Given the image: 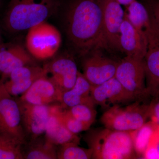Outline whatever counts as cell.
<instances>
[{
    "instance_id": "8",
    "label": "cell",
    "mask_w": 159,
    "mask_h": 159,
    "mask_svg": "<svg viewBox=\"0 0 159 159\" xmlns=\"http://www.w3.org/2000/svg\"><path fill=\"white\" fill-rule=\"evenodd\" d=\"M17 100L27 142L43 135L45 132L47 123L56 105H34L23 102L18 99Z\"/></svg>"
},
{
    "instance_id": "16",
    "label": "cell",
    "mask_w": 159,
    "mask_h": 159,
    "mask_svg": "<svg viewBox=\"0 0 159 159\" xmlns=\"http://www.w3.org/2000/svg\"><path fill=\"white\" fill-rule=\"evenodd\" d=\"M46 74L44 67L24 66L14 70L9 76L10 80L4 82L6 90L11 97L22 96L35 80Z\"/></svg>"
},
{
    "instance_id": "23",
    "label": "cell",
    "mask_w": 159,
    "mask_h": 159,
    "mask_svg": "<svg viewBox=\"0 0 159 159\" xmlns=\"http://www.w3.org/2000/svg\"><path fill=\"white\" fill-rule=\"evenodd\" d=\"M66 110L75 119L90 126L93 123L97 116L94 105L92 104H80L66 109Z\"/></svg>"
},
{
    "instance_id": "24",
    "label": "cell",
    "mask_w": 159,
    "mask_h": 159,
    "mask_svg": "<svg viewBox=\"0 0 159 159\" xmlns=\"http://www.w3.org/2000/svg\"><path fill=\"white\" fill-rule=\"evenodd\" d=\"M22 146L0 134V159H24Z\"/></svg>"
},
{
    "instance_id": "18",
    "label": "cell",
    "mask_w": 159,
    "mask_h": 159,
    "mask_svg": "<svg viewBox=\"0 0 159 159\" xmlns=\"http://www.w3.org/2000/svg\"><path fill=\"white\" fill-rule=\"evenodd\" d=\"M61 107L60 105L54 107L47 123L45 136L57 147L69 142L79 143L80 139L77 134L70 131L61 122L58 115V110Z\"/></svg>"
},
{
    "instance_id": "25",
    "label": "cell",
    "mask_w": 159,
    "mask_h": 159,
    "mask_svg": "<svg viewBox=\"0 0 159 159\" xmlns=\"http://www.w3.org/2000/svg\"><path fill=\"white\" fill-rule=\"evenodd\" d=\"M131 132L135 151L139 154H144L149 144L153 131L149 125H146L145 123L141 128Z\"/></svg>"
},
{
    "instance_id": "26",
    "label": "cell",
    "mask_w": 159,
    "mask_h": 159,
    "mask_svg": "<svg viewBox=\"0 0 159 159\" xmlns=\"http://www.w3.org/2000/svg\"><path fill=\"white\" fill-rule=\"evenodd\" d=\"M62 107L58 110V115L61 122L72 133L77 134L81 132L89 129L91 126L75 119L67 111L62 110Z\"/></svg>"
},
{
    "instance_id": "31",
    "label": "cell",
    "mask_w": 159,
    "mask_h": 159,
    "mask_svg": "<svg viewBox=\"0 0 159 159\" xmlns=\"http://www.w3.org/2000/svg\"><path fill=\"white\" fill-rule=\"evenodd\" d=\"M134 0H117L119 4L121 5H124L125 6H128L129 4L133 2Z\"/></svg>"
},
{
    "instance_id": "29",
    "label": "cell",
    "mask_w": 159,
    "mask_h": 159,
    "mask_svg": "<svg viewBox=\"0 0 159 159\" xmlns=\"http://www.w3.org/2000/svg\"><path fill=\"white\" fill-rule=\"evenodd\" d=\"M153 132L148 147H152L156 150L159 156V132ZM148 148V147H147Z\"/></svg>"
},
{
    "instance_id": "7",
    "label": "cell",
    "mask_w": 159,
    "mask_h": 159,
    "mask_svg": "<svg viewBox=\"0 0 159 159\" xmlns=\"http://www.w3.org/2000/svg\"><path fill=\"white\" fill-rule=\"evenodd\" d=\"M115 77L132 100L147 94L143 60L125 56L118 63Z\"/></svg>"
},
{
    "instance_id": "17",
    "label": "cell",
    "mask_w": 159,
    "mask_h": 159,
    "mask_svg": "<svg viewBox=\"0 0 159 159\" xmlns=\"http://www.w3.org/2000/svg\"><path fill=\"white\" fill-rule=\"evenodd\" d=\"M34 57L21 46L15 44L0 50V74L2 79L9 77L16 69L34 65Z\"/></svg>"
},
{
    "instance_id": "9",
    "label": "cell",
    "mask_w": 159,
    "mask_h": 159,
    "mask_svg": "<svg viewBox=\"0 0 159 159\" xmlns=\"http://www.w3.org/2000/svg\"><path fill=\"white\" fill-rule=\"evenodd\" d=\"M0 134L21 145L27 142L18 102L11 96L0 100Z\"/></svg>"
},
{
    "instance_id": "15",
    "label": "cell",
    "mask_w": 159,
    "mask_h": 159,
    "mask_svg": "<svg viewBox=\"0 0 159 159\" xmlns=\"http://www.w3.org/2000/svg\"><path fill=\"white\" fill-rule=\"evenodd\" d=\"M90 95L94 104L105 108L132 100L115 77L99 85L92 86Z\"/></svg>"
},
{
    "instance_id": "19",
    "label": "cell",
    "mask_w": 159,
    "mask_h": 159,
    "mask_svg": "<svg viewBox=\"0 0 159 159\" xmlns=\"http://www.w3.org/2000/svg\"><path fill=\"white\" fill-rule=\"evenodd\" d=\"M92 86L83 74L79 71L74 86L62 93L60 104L61 107L68 109L83 103L95 105L90 95Z\"/></svg>"
},
{
    "instance_id": "2",
    "label": "cell",
    "mask_w": 159,
    "mask_h": 159,
    "mask_svg": "<svg viewBox=\"0 0 159 159\" xmlns=\"http://www.w3.org/2000/svg\"><path fill=\"white\" fill-rule=\"evenodd\" d=\"M61 0H11L5 17V25L13 32L29 30L54 14Z\"/></svg>"
},
{
    "instance_id": "11",
    "label": "cell",
    "mask_w": 159,
    "mask_h": 159,
    "mask_svg": "<svg viewBox=\"0 0 159 159\" xmlns=\"http://www.w3.org/2000/svg\"><path fill=\"white\" fill-rule=\"evenodd\" d=\"M62 94L45 74L35 80L18 99L34 105H56V103L61 104Z\"/></svg>"
},
{
    "instance_id": "21",
    "label": "cell",
    "mask_w": 159,
    "mask_h": 159,
    "mask_svg": "<svg viewBox=\"0 0 159 159\" xmlns=\"http://www.w3.org/2000/svg\"><path fill=\"white\" fill-rule=\"evenodd\" d=\"M125 15L137 30L145 33L150 25L149 11L142 3L134 0L126 6Z\"/></svg>"
},
{
    "instance_id": "1",
    "label": "cell",
    "mask_w": 159,
    "mask_h": 159,
    "mask_svg": "<svg viewBox=\"0 0 159 159\" xmlns=\"http://www.w3.org/2000/svg\"><path fill=\"white\" fill-rule=\"evenodd\" d=\"M66 19L68 37L81 54L108 47L99 1L77 0L70 6Z\"/></svg>"
},
{
    "instance_id": "6",
    "label": "cell",
    "mask_w": 159,
    "mask_h": 159,
    "mask_svg": "<svg viewBox=\"0 0 159 159\" xmlns=\"http://www.w3.org/2000/svg\"><path fill=\"white\" fill-rule=\"evenodd\" d=\"M150 25L146 31L147 48L143 59L147 94L159 97V23L150 11Z\"/></svg>"
},
{
    "instance_id": "22",
    "label": "cell",
    "mask_w": 159,
    "mask_h": 159,
    "mask_svg": "<svg viewBox=\"0 0 159 159\" xmlns=\"http://www.w3.org/2000/svg\"><path fill=\"white\" fill-rule=\"evenodd\" d=\"M78 144L72 142L57 146V159H92L93 152L90 148L80 147Z\"/></svg>"
},
{
    "instance_id": "27",
    "label": "cell",
    "mask_w": 159,
    "mask_h": 159,
    "mask_svg": "<svg viewBox=\"0 0 159 159\" xmlns=\"http://www.w3.org/2000/svg\"><path fill=\"white\" fill-rule=\"evenodd\" d=\"M149 11L159 23V0H149Z\"/></svg>"
},
{
    "instance_id": "5",
    "label": "cell",
    "mask_w": 159,
    "mask_h": 159,
    "mask_svg": "<svg viewBox=\"0 0 159 159\" xmlns=\"http://www.w3.org/2000/svg\"><path fill=\"white\" fill-rule=\"evenodd\" d=\"M61 43L58 29L46 21L28 30L26 37L27 51L34 58L45 60L54 57Z\"/></svg>"
},
{
    "instance_id": "14",
    "label": "cell",
    "mask_w": 159,
    "mask_h": 159,
    "mask_svg": "<svg viewBox=\"0 0 159 159\" xmlns=\"http://www.w3.org/2000/svg\"><path fill=\"white\" fill-rule=\"evenodd\" d=\"M120 49L126 56L144 59L147 48L146 34L137 30L129 21L124 13V20L120 28Z\"/></svg>"
},
{
    "instance_id": "3",
    "label": "cell",
    "mask_w": 159,
    "mask_h": 159,
    "mask_svg": "<svg viewBox=\"0 0 159 159\" xmlns=\"http://www.w3.org/2000/svg\"><path fill=\"white\" fill-rule=\"evenodd\" d=\"M84 140L93 152L92 159H127L134 157L131 132L106 128L91 130L84 136Z\"/></svg>"
},
{
    "instance_id": "10",
    "label": "cell",
    "mask_w": 159,
    "mask_h": 159,
    "mask_svg": "<svg viewBox=\"0 0 159 159\" xmlns=\"http://www.w3.org/2000/svg\"><path fill=\"white\" fill-rule=\"evenodd\" d=\"M43 67L47 76L62 93L70 89L74 86L79 71L76 62L72 57L61 56Z\"/></svg>"
},
{
    "instance_id": "30",
    "label": "cell",
    "mask_w": 159,
    "mask_h": 159,
    "mask_svg": "<svg viewBox=\"0 0 159 159\" xmlns=\"http://www.w3.org/2000/svg\"><path fill=\"white\" fill-rule=\"evenodd\" d=\"M9 93L6 90L4 84V80L1 79L0 80V100L5 97H10Z\"/></svg>"
},
{
    "instance_id": "4",
    "label": "cell",
    "mask_w": 159,
    "mask_h": 159,
    "mask_svg": "<svg viewBox=\"0 0 159 159\" xmlns=\"http://www.w3.org/2000/svg\"><path fill=\"white\" fill-rule=\"evenodd\" d=\"M149 108L138 102L125 107L114 105L106 111L100 120L105 128L109 129L133 131L145 125L149 116Z\"/></svg>"
},
{
    "instance_id": "12",
    "label": "cell",
    "mask_w": 159,
    "mask_h": 159,
    "mask_svg": "<svg viewBox=\"0 0 159 159\" xmlns=\"http://www.w3.org/2000/svg\"><path fill=\"white\" fill-rule=\"evenodd\" d=\"M99 2L102 8L103 27L107 45L121 50L119 38L124 11L117 0H99Z\"/></svg>"
},
{
    "instance_id": "13",
    "label": "cell",
    "mask_w": 159,
    "mask_h": 159,
    "mask_svg": "<svg viewBox=\"0 0 159 159\" xmlns=\"http://www.w3.org/2000/svg\"><path fill=\"white\" fill-rule=\"evenodd\" d=\"M118 63L99 54L86 57L82 63L83 75L93 86L115 77Z\"/></svg>"
},
{
    "instance_id": "28",
    "label": "cell",
    "mask_w": 159,
    "mask_h": 159,
    "mask_svg": "<svg viewBox=\"0 0 159 159\" xmlns=\"http://www.w3.org/2000/svg\"><path fill=\"white\" fill-rule=\"evenodd\" d=\"M149 115L152 116L154 122L159 126V99L150 107Z\"/></svg>"
},
{
    "instance_id": "20",
    "label": "cell",
    "mask_w": 159,
    "mask_h": 159,
    "mask_svg": "<svg viewBox=\"0 0 159 159\" xmlns=\"http://www.w3.org/2000/svg\"><path fill=\"white\" fill-rule=\"evenodd\" d=\"M57 146L44 136L27 141L22 146L24 159H57Z\"/></svg>"
}]
</instances>
